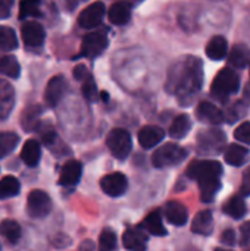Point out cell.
<instances>
[{"label": "cell", "mask_w": 250, "mask_h": 251, "mask_svg": "<svg viewBox=\"0 0 250 251\" xmlns=\"http://www.w3.org/2000/svg\"><path fill=\"white\" fill-rule=\"evenodd\" d=\"M203 85V65L199 57L187 56L178 59L168 71L165 90L175 94L177 100L187 106L199 94Z\"/></svg>", "instance_id": "cell-1"}, {"label": "cell", "mask_w": 250, "mask_h": 251, "mask_svg": "<svg viewBox=\"0 0 250 251\" xmlns=\"http://www.w3.org/2000/svg\"><path fill=\"white\" fill-rule=\"evenodd\" d=\"M239 87H240V78L237 72L233 71L231 68H222L214 78L211 91L218 100L225 101L230 96L239 91Z\"/></svg>", "instance_id": "cell-2"}, {"label": "cell", "mask_w": 250, "mask_h": 251, "mask_svg": "<svg viewBox=\"0 0 250 251\" xmlns=\"http://www.w3.org/2000/svg\"><path fill=\"white\" fill-rule=\"evenodd\" d=\"M225 143H227L225 134L221 129H214V128L200 131L196 140L197 151L205 156L220 154L225 149Z\"/></svg>", "instance_id": "cell-3"}, {"label": "cell", "mask_w": 250, "mask_h": 251, "mask_svg": "<svg viewBox=\"0 0 250 251\" xmlns=\"http://www.w3.org/2000/svg\"><path fill=\"white\" fill-rule=\"evenodd\" d=\"M186 157H187L186 149H183L178 144L168 143V144H164L162 147H159L158 150H155V153L152 156V163L155 168L164 169V168H171V166L181 163Z\"/></svg>", "instance_id": "cell-4"}, {"label": "cell", "mask_w": 250, "mask_h": 251, "mask_svg": "<svg viewBox=\"0 0 250 251\" xmlns=\"http://www.w3.org/2000/svg\"><path fill=\"white\" fill-rule=\"evenodd\" d=\"M187 175L199 184L218 181L222 176V166L217 160H194L187 169Z\"/></svg>", "instance_id": "cell-5"}, {"label": "cell", "mask_w": 250, "mask_h": 251, "mask_svg": "<svg viewBox=\"0 0 250 251\" xmlns=\"http://www.w3.org/2000/svg\"><path fill=\"white\" fill-rule=\"evenodd\" d=\"M106 146L111 150V153L113 154V157H116L119 160H125L130 156L131 149H133L131 135L125 129L115 128L108 134Z\"/></svg>", "instance_id": "cell-6"}, {"label": "cell", "mask_w": 250, "mask_h": 251, "mask_svg": "<svg viewBox=\"0 0 250 251\" xmlns=\"http://www.w3.org/2000/svg\"><path fill=\"white\" fill-rule=\"evenodd\" d=\"M52 210V200L47 193L41 190H32L27 199V213L34 219L46 218Z\"/></svg>", "instance_id": "cell-7"}, {"label": "cell", "mask_w": 250, "mask_h": 251, "mask_svg": "<svg viewBox=\"0 0 250 251\" xmlns=\"http://www.w3.org/2000/svg\"><path fill=\"white\" fill-rule=\"evenodd\" d=\"M108 46V35L106 31H91L87 35H84L81 41V54L85 57H96L103 53V50Z\"/></svg>", "instance_id": "cell-8"}, {"label": "cell", "mask_w": 250, "mask_h": 251, "mask_svg": "<svg viewBox=\"0 0 250 251\" xmlns=\"http://www.w3.org/2000/svg\"><path fill=\"white\" fill-rule=\"evenodd\" d=\"M106 13V6L103 1H94L88 4L78 16V24L84 29H93L99 26L105 18Z\"/></svg>", "instance_id": "cell-9"}, {"label": "cell", "mask_w": 250, "mask_h": 251, "mask_svg": "<svg viewBox=\"0 0 250 251\" xmlns=\"http://www.w3.org/2000/svg\"><path fill=\"white\" fill-rule=\"evenodd\" d=\"M100 188L105 194H108L111 197H119V196L125 194V191L128 188L127 176L121 172H113V174L105 175L100 179Z\"/></svg>", "instance_id": "cell-10"}, {"label": "cell", "mask_w": 250, "mask_h": 251, "mask_svg": "<svg viewBox=\"0 0 250 251\" xmlns=\"http://www.w3.org/2000/svg\"><path fill=\"white\" fill-rule=\"evenodd\" d=\"M66 91V81L62 75H56L53 76L46 87L44 91V100L47 103L49 107H56L57 103L62 100L63 94Z\"/></svg>", "instance_id": "cell-11"}, {"label": "cell", "mask_w": 250, "mask_h": 251, "mask_svg": "<svg viewBox=\"0 0 250 251\" xmlns=\"http://www.w3.org/2000/svg\"><path fill=\"white\" fill-rule=\"evenodd\" d=\"M21 35L27 47H40L44 43L46 31L38 22H27L22 25Z\"/></svg>", "instance_id": "cell-12"}, {"label": "cell", "mask_w": 250, "mask_h": 251, "mask_svg": "<svg viewBox=\"0 0 250 251\" xmlns=\"http://www.w3.org/2000/svg\"><path fill=\"white\" fill-rule=\"evenodd\" d=\"M196 116L199 121L211 125H220L225 121V115L222 113V110L211 101L199 103V106L196 107Z\"/></svg>", "instance_id": "cell-13"}, {"label": "cell", "mask_w": 250, "mask_h": 251, "mask_svg": "<svg viewBox=\"0 0 250 251\" xmlns=\"http://www.w3.org/2000/svg\"><path fill=\"white\" fill-rule=\"evenodd\" d=\"M124 247L130 251H146L147 235L141 228H130L122 235Z\"/></svg>", "instance_id": "cell-14"}, {"label": "cell", "mask_w": 250, "mask_h": 251, "mask_svg": "<svg viewBox=\"0 0 250 251\" xmlns=\"http://www.w3.org/2000/svg\"><path fill=\"white\" fill-rule=\"evenodd\" d=\"M81 174H83L81 163L78 160H68L60 171L59 184L62 187H74L80 182Z\"/></svg>", "instance_id": "cell-15"}, {"label": "cell", "mask_w": 250, "mask_h": 251, "mask_svg": "<svg viewBox=\"0 0 250 251\" xmlns=\"http://www.w3.org/2000/svg\"><path fill=\"white\" fill-rule=\"evenodd\" d=\"M15 106V90L10 82L0 79V121L6 119Z\"/></svg>", "instance_id": "cell-16"}, {"label": "cell", "mask_w": 250, "mask_h": 251, "mask_svg": "<svg viewBox=\"0 0 250 251\" xmlns=\"http://www.w3.org/2000/svg\"><path fill=\"white\" fill-rule=\"evenodd\" d=\"M164 137H165V131L155 125L143 126L139 131V143L143 149H152L158 146L164 140Z\"/></svg>", "instance_id": "cell-17"}, {"label": "cell", "mask_w": 250, "mask_h": 251, "mask_svg": "<svg viewBox=\"0 0 250 251\" xmlns=\"http://www.w3.org/2000/svg\"><path fill=\"white\" fill-rule=\"evenodd\" d=\"M165 216H167V221L175 226H183L187 224L189 221V213H187V209L178 203V201H168L167 206H165Z\"/></svg>", "instance_id": "cell-18"}, {"label": "cell", "mask_w": 250, "mask_h": 251, "mask_svg": "<svg viewBox=\"0 0 250 251\" xmlns=\"http://www.w3.org/2000/svg\"><path fill=\"white\" fill-rule=\"evenodd\" d=\"M108 18L113 25H125L131 18V7L127 1H116L108 10Z\"/></svg>", "instance_id": "cell-19"}, {"label": "cell", "mask_w": 250, "mask_h": 251, "mask_svg": "<svg viewBox=\"0 0 250 251\" xmlns=\"http://www.w3.org/2000/svg\"><path fill=\"white\" fill-rule=\"evenodd\" d=\"M40 157H41V147H40L38 141H35V140L25 141V144H24V147L21 150V159H22V162L27 166L34 168V166L38 165Z\"/></svg>", "instance_id": "cell-20"}, {"label": "cell", "mask_w": 250, "mask_h": 251, "mask_svg": "<svg viewBox=\"0 0 250 251\" xmlns=\"http://www.w3.org/2000/svg\"><path fill=\"white\" fill-rule=\"evenodd\" d=\"M228 51V43L222 35H215L206 44V56L212 60H222Z\"/></svg>", "instance_id": "cell-21"}, {"label": "cell", "mask_w": 250, "mask_h": 251, "mask_svg": "<svg viewBox=\"0 0 250 251\" xmlns=\"http://www.w3.org/2000/svg\"><path fill=\"white\" fill-rule=\"evenodd\" d=\"M192 229L194 234L199 235H209L214 229V218L209 210H202L199 212L193 222H192Z\"/></svg>", "instance_id": "cell-22"}, {"label": "cell", "mask_w": 250, "mask_h": 251, "mask_svg": "<svg viewBox=\"0 0 250 251\" xmlns=\"http://www.w3.org/2000/svg\"><path fill=\"white\" fill-rule=\"evenodd\" d=\"M40 115H41V109L37 104L28 106L21 115V126H22V129L25 132L37 131V128L40 125Z\"/></svg>", "instance_id": "cell-23"}, {"label": "cell", "mask_w": 250, "mask_h": 251, "mask_svg": "<svg viewBox=\"0 0 250 251\" xmlns=\"http://www.w3.org/2000/svg\"><path fill=\"white\" fill-rule=\"evenodd\" d=\"M248 156H249V150L240 144H231L228 146V149L225 150V162L231 166H242L248 162Z\"/></svg>", "instance_id": "cell-24"}, {"label": "cell", "mask_w": 250, "mask_h": 251, "mask_svg": "<svg viewBox=\"0 0 250 251\" xmlns=\"http://www.w3.org/2000/svg\"><path fill=\"white\" fill-rule=\"evenodd\" d=\"M141 228H144L149 234H152L155 237H165L167 235V229L164 226L159 210H155V212L149 213L147 218L144 219Z\"/></svg>", "instance_id": "cell-25"}, {"label": "cell", "mask_w": 250, "mask_h": 251, "mask_svg": "<svg viewBox=\"0 0 250 251\" xmlns=\"http://www.w3.org/2000/svg\"><path fill=\"white\" fill-rule=\"evenodd\" d=\"M228 62L234 68H246L250 63V49L245 44H236L230 51Z\"/></svg>", "instance_id": "cell-26"}, {"label": "cell", "mask_w": 250, "mask_h": 251, "mask_svg": "<svg viewBox=\"0 0 250 251\" xmlns=\"http://www.w3.org/2000/svg\"><path fill=\"white\" fill-rule=\"evenodd\" d=\"M222 210L233 219H242L246 215V203L240 196H233L224 203Z\"/></svg>", "instance_id": "cell-27"}, {"label": "cell", "mask_w": 250, "mask_h": 251, "mask_svg": "<svg viewBox=\"0 0 250 251\" xmlns=\"http://www.w3.org/2000/svg\"><path fill=\"white\" fill-rule=\"evenodd\" d=\"M190 128H192L190 118H189L187 115H178V116L172 121V124H171L168 132H169V137H172V138H175V140H180V138H184V137L189 134Z\"/></svg>", "instance_id": "cell-28"}, {"label": "cell", "mask_w": 250, "mask_h": 251, "mask_svg": "<svg viewBox=\"0 0 250 251\" xmlns=\"http://www.w3.org/2000/svg\"><path fill=\"white\" fill-rule=\"evenodd\" d=\"M0 235L7 240L9 243L15 244L19 241L21 238V226L18 222L12 221V219H4L0 222Z\"/></svg>", "instance_id": "cell-29"}, {"label": "cell", "mask_w": 250, "mask_h": 251, "mask_svg": "<svg viewBox=\"0 0 250 251\" xmlns=\"http://www.w3.org/2000/svg\"><path fill=\"white\" fill-rule=\"evenodd\" d=\"M19 190H21V184L15 176L7 175L0 179V200H6L18 196Z\"/></svg>", "instance_id": "cell-30"}, {"label": "cell", "mask_w": 250, "mask_h": 251, "mask_svg": "<svg viewBox=\"0 0 250 251\" xmlns=\"http://www.w3.org/2000/svg\"><path fill=\"white\" fill-rule=\"evenodd\" d=\"M41 0H21L19 4V19L27 18H38L41 16Z\"/></svg>", "instance_id": "cell-31"}, {"label": "cell", "mask_w": 250, "mask_h": 251, "mask_svg": "<svg viewBox=\"0 0 250 251\" xmlns=\"http://www.w3.org/2000/svg\"><path fill=\"white\" fill-rule=\"evenodd\" d=\"M0 74L6 75L7 78L16 79L21 75V66L16 60V57L7 54L0 57Z\"/></svg>", "instance_id": "cell-32"}, {"label": "cell", "mask_w": 250, "mask_h": 251, "mask_svg": "<svg viewBox=\"0 0 250 251\" xmlns=\"http://www.w3.org/2000/svg\"><path fill=\"white\" fill-rule=\"evenodd\" d=\"M19 143V137L15 132H0V159L10 154Z\"/></svg>", "instance_id": "cell-33"}, {"label": "cell", "mask_w": 250, "mask_h": 251, "mask_svg": "<svg viewBox=\"0 0 250 251\" xmlns=\"http://www.w3.org/2000/svg\"><path fill=\"white\" fill-rule=\"evenodd\" d=\"M18 47L16 32L10 26H0V49L1 50H15Z\"/></svg>", "instance_id": "cell-34"}, {"label": "cell", "mask_w": 250, "mask_h": 251, "mask_svg": "<svg viewBox=\"0 0 250 251\" xmlns=\"http://www.w3.org/2000/svg\"><path fill=\"white\" fill-rule=\"evenodd\" d=\"M200 188V199L205 203H211L215 199V194L221 188V179L218 181H209V182H202L199 184Z\"/></svg>", "instance_id": "cell-35"}, {"label": "cell", "mask_w": 250, "mask_h": 251, "mask_svg": "<svg viewBox=\"0 0 250 251\" xmlns=\"http://www.w3.org/2000/svg\"><path fill=\"white\" fill-rule=\"evenodd\" d=\"M118 238L112 229H105L99 238V251H116Z\"/></svg>", "instance_id": "cell-36"}, {"label": "cell", "mask_w": 250, "mask_h": 251, "mask_svg": "<svg viewBox=\"0 0 250 251\" xmlns=\"http://www.w3.org/2000/svg\"><path fill=\"white\" fill-rule=\"evenodd\" d=\"M83 94H84V97H85L88 101H94V100H96L97 87H96V82H94V79H93L91 75H90L87 79L83 81Z\"/></svg>", "instance_id": "cell-37"}, {"label": "cell", "mask_w": 250, "mask_h": 251, "mask_svg": "<svg viewBox=\"0 0 250 251\" xmlns=\"http://www.w3.org/2000/svg\"><path fill=\"white\" fill-rule=\"evenodd\" d=\"M234 138L240 143L250 144V122H243L234 131Z\"/></svg>", "instance_id": "cell-38"}, {"label": "cell", "mask_w": 250, "mask_h": 251, "mask_svg": "<svg viewBox=\"0 0 250 251\" xmlns=\"http://www.w3.org/2000/svg\"><path fill=\"white\" fill-rule=\"evenodd\" d=\"M240 246L250 247V221L243 224L240 228Z\"/></svg>", "instance_id": "cell-39"}, {"label": "cell", "mask_w": 250, "mask_h": 251, "mask_svg": "<svg viewBox=\"0 0 250 251\" xmlns=\"http://www.w3.org/2000/svg\"><path fill=\"white\" fill-rule=\"evenodd\" d=\"M240 194L250 196V166L243 174V179H242V185H240Z\"/></svg>", "instance_id": "cell-40"}, {"label": "cell", "mask_w": 250, "mask_h": 251, "mask_svg": "<svg viewBox=\"0 0 250 251\" xmlns=\"http://www.w3.org/2000/svg\"><path fill=\"white\" fill-rule=\"evenodd\" d=\"M13 0H0V19H6L10 15Z\"/></svg>", "instance_id": "cell-41"}, {"label": "cell", "mask_w": 250, "mask_h": 251, "mask_svg": "<svg viewBox=\"0 0 250 251\" xmlns=\"http://www.w3.org/2000/svg\"><path fill=\"white\" fill-rule=\"evenodd\" d=\"M90 76V72L87 71V68L84 66V65H78V66H75L74 68V78L75 79H78V81H84V79H87Z\"/></svg>", "instance_id": "cell-42"}, {"label": "cell", "mask_w": 250, "mask_h": 251, "mask_svg": "<svg viewBox=\"0 0 250 251\" xmlns=\"http://www.w3.org/2000/svg\"><path fill=\"white\" fill-rule=\"evenodd\" d=\"M221 243H224L227 246H234L236 244V232L233 229H227L225 232H222Z\"/></svg>", "instance_id": "cell-43"}, {"label": "cell", "mask_w": 250, "mask_h": 251, "mask_svg": "<svg viewBox=\"0 0 250 251\" xmlns=\"http://www.w3.org/2000/svg\"><path fill=\"white\" fill-rule=\"evenodd\" d=\"M66 3H68V6L69 7H75L78 3H81V1H85V0H65Z\"/></svg>", "instance_id": "cell-44"}, {"label": "cell", "mask_w": 250, "mask_h": 251, "mask_svg": "<svg viewBox=\"0 0 250 251\" xmlns=\"http://www.w3.org/2000/svg\"><path fill=\"white\" fill-rule=\"evenodd\" d=\"M106 94H108V93H105V91L102 93V99H103V100H108V99H109V96H106Z\"/></svg>", "instance_id": "cell-45"}, {"label": "cell", "mask_w": 250, "mask_h": 251, "mask_svg": "<svg viewBox=\"0 0 250 251\" xmlns=\"http://www.w3.org/2000/svg\"><path fill=\"white\" fill-rule=\"evenodd\" d=\"M215 251H230V250H222V249H217Z\"/></svg>", "instance_id": "cell-46"}, {"label": "cell", "mask_w": 250, "mask_h": 251, "mask_svg": "<svg viewBox=\"0 0 250 251\" xmlns=\"http://www.w3.org/2000/svg\"><path fill=\"white\" fill-rule=\"evenodd\" d=\"M248 251H250V250H248Z\"/></svg>", "instance_id": "cell-47"}]
</instances>
